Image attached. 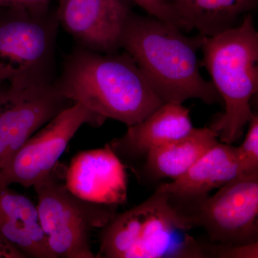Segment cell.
<instances>
[{
  "instance_id": "obj_1",
  "label": "cell",
  "mask_w": 258,
  "mask_h": 258,
  "mask_svg": "<svg viewBox=\"0 0 258 258\" xmlns=\"http://www.w3.org/2000/svg\"><path fill=\"white\" fill-rule=\"evenodd\" d=\"M205 38L203 35L186 36L172 24L132 12L122 32L120 47L164 103L182 104L198 98L213 104L221 97L213 83L200 74L197 55Z\"/></svg>"
},
{
  "instance_id": "obj_2",
  "label": "cell",
  "mask_w": 258,
  "mask_h": 258,
  "mask_svg": "<svg viewBox=\"0 0 258 258\" xmlns=\"http://www.w3.org/2000/svg\"><path fill=\"white\" fill-rule=\"evenodd\" d=\"M53 84L69 101L128 126L164 103L126 52L103 54L79 47L66 59Z\"/></svg>"
},
{
  "instance_id": "obj_3",
  "label": "cell",
  "mask_w": 258,
  "mask_h": 258,
  "mask_svg": "<svg viewBox=\"0 0 258 258\" xmlns=\"http://www.w3.org/2000/svg\"><path fill=\"white\" fill-rule=\"evenodd\" d=\"M201 48L212 82L225 104L210 128L219 141L232 144L252 118L250 101L258 90V33L252 14L235 28L206 37Z\"/></svg>"
},
{
  "instance_id": "obj_4",
  "label": "cell",
  "mask_w": 258,
  "mask_h": 258,
  "mask_svg": "<svg viewBox=\"0 0 258 258\" xmlns=\"http://www.w3.org/2000/svg\"><path fill=\"white\" fill-rule=\"evenodd\" d=\"M194 226L157 189L152 196L103 227L98 257H203L204 245L186 234Z\"/></svg>"
},
{
  "instance_id": "obj_5",
  "label": "cell",
  "mask_w": 258,
  "mask_h": 258,
  "mask_svg": "<svg viewBox=\"0 0 258 258\" xmlns=\"http://www.w3.org/2000/svg\"><path fill=\"white\" fill-rule=\"evenodd\" d=\"M56 13L43 14L0 7V80L25 92L53 84Z\"/></svg>"
},
{
  "instance_id": "obj_6",
  "label": "cell",
  "mask_w": 258,
  "mask_h": 258,
  "mask_svg": "<svg viewBox=\"0 0 258 258\" xmlns=\"http://www.w3.org/2000/svg\"><path fill=\"white\" fill-rule=\"evenodd\" d=\"M57 164L46 177L34 185L38 198L39 221L49 247L57 258H96L90 234L114 216L112 205L78 198L68 189Z\"/></svg>"
},
{
  "instance_id": "obj_7",
  "label": "cell",
  "mask_w": 258,
  "mask_h": 258,
  "mask_svg": "<svg viewBox=\"0 0 258 258\" xmlns=\"http://www.w3.org/2000/svg\"><path fill=\"white\" fill-rule=\"evenodd\" d=\"M173 203L194 227H203L214 243L257 241L258 176L237 178L212 196Z\"/></svg>"
},
{
  "instance_id": "obj_8",
  "label": "cell",
  "mask_w": 258,
  "mask_h": 258,
  "mask_svg": "<svg viewBox=\"0 0 258 258\" xmlns=\"http://www.w3.org/2000/svg\"><path fill=\"white\" fill-rule=\"evenodd\" d=\"M106 120L81 103L64 108L0 164V187L13 184L33 186L55 169L82 125L98 127Z\"/></svg>"
},
{
  "instance_id": "obj_9",
  "label": "cell",
  "mask_w": 258,
  "mask_h": 258,
  "mask_svg": "<svg viewBox=\"0 0 258 258\" xmlns=\"http://www.w3.org/2000/svg\"><path fill=\"white\" fill-rule=\"evenodd\" d=\"M57 21L83 48L118 52L125 23L132 13L130 0H59Z\"/></svg>"
},
{
  "instance_id": "obj_10",
  "label": "cell",
  "mask_w": 258,
  "mask_h": 258,
  "mask_svg": "<svg viewBox=\"0 0 258 258\" xmlns=\"http://www.w3.org/2000/svg\"><path fill=\"white\" fill-rule=\"evenodd\" d=\"M68 101L54 84L20 93L1 87L0 164L49 120L69 107Z\"/></svg>"
},
{
  "instance_id": "obj_11",
  "label": "cell",
  "mask_w": 258,
  "mask_h": 258,
  "mask_svg": "<svg viewBox=\"0 0 258 258\" xmlns=\"http://www.w3.org/2000/svg\"><path fill=\"white\" fill-rule=\"evenodd\" d=\"M64 183L73 195L84 201L112 206L126 203L125 166L108 144L79 153L66 169Z\"/></svg>"
},
{
  "instance_id": "obj_12",
  "label": "cell",
  "mask_w": 258,
  "mask_h": 258,
  "mask_svg": "<svg viewBox=\"0 0 258 258\" xmlns=\"http://www.w3.org/2000/svg\"><path fill=\"white\" fill-rule=\"evenodd\" d=\"M193 128L189 109L179 103H164L142 121L129 125L124 135L108 145L120 160L132 161Z\"/></svg>"
},
{
  "instance_id": "obj_13",
  "label": "cell",
  "mask_w": 258,
  "mask_h": 258,
  "mask_svg": "<svg viewBox=\"0 0 258 258\" xmlns=\"http://www.w3.org/2000/svg\"><path fill=\"white\" fill-rule=\"evenodd\" d=\"M240 176L237 147L218 142L182 176L157 189L175 203H186L205 198Z\"/></svg>"
},
{
  "instance_id": "obj_14",
  "label": "cell",
  "mask_w": 258,
  "mask_h": 258,
  "mask_svg": "<svg viewBox=\"0 0 258 258\" xmlns=\"http://www.w3.org/2000/svg\"><path fill=\"white\" fill-rule=\"evenodd\" d=\"M0 234L26 257L57 258L40 225L37 205L9 187H0Z\"/></svg>"
},
{
  "instance_id": "obj_15",
  "label": "cell",
  "mask_w": 258,
  "mask_h": 258,
  "mask_svg": "<svg viewBox=\"0 0 258 258\" xmlns=\"http://www.w3.org/2000/svg\"><path fill=\"white\" fill-rule=\"evenodd\" d=\"M186 26L212 37L240 25L258 0H167Z\"/></svg>"
},
{
  "instance_id": "obj_16",
  "label": "cell",
  "mask_w": 258,
  "mask_h": 258,
  "mask_svg": "<svg viewBox=\"0 0 258 258\" xmlns=\"http://www.w3.org/2000/svg\"><path fill=\"white\" fill-rule=\"evenodd\" d=\"M218 142L210 127L194 128L184 137L151 150L146 156V167L157 179H178Z\"/></svg>"
},
{
  "instance_id": "obj_17",
  "label": "cell",
  "mask_w": 258,
  "mask_h": 258,
  "mask_svg": "<svg viewBox=\"0 0 258 258\" xmlns=\"http://www.w3.org/2000/svg\"><path fill=\"white\" fill-rule=\"evenodd\" d=\"M244 142L237 147L240 176H258V116L253 113Z\"/></svg>"
},
{
  "instance_id": "obj_18",
  "label": "cell",
  "mask_w": 258,
  "mask_h": 258,
  "mask_svg": "<svg viewBox=\"0 0 258 258\" xmlns=\"http://www.w3.org/2000/svg\"><path fill=\"white\" fill-rule=\"evenodd\" d=\"M205 255L222 258H257V242L247 244L215 243L205 247Z\"/></svg>"
},
{
  "instance_id": "obj_19",
  "label": "cell",
  "mask_w": 258,
  "mask_h": 258,
  "mask_svg": "<svg viewBox=\"0 0 258 258\" xmlns=\"http://www.w3.org/2000/svg\"><path fill=\"white\" fill-rule=\"evenodd\" d=\"M138 5L147 12L150 16L154 17L175 25L181 30H186V26L176 14L175 10L167 0H130Z\"/></svg>"
},
{
  "instance_id": "obj_20",
  "label": "cell",
  "mask_w": 258,
  "mask_h": 258,
  "mask_svg": "<svg viewBox=\"0 0 258 258\" xmlns=\"http://www.w3.org/2000/svg\"><path fill=\"white\" fill-rule=\"evenodd\" d=\"M51 1L52 0H0V7L18 8L37 14H43L49 12Z\"/></svg>"
},
{
  "instance_id": "obj_21",
  "label": "cell",
  "mask_w": 258,
  "mask_h": 258,
  "mask_svg": "<svg viewBox=\"0 0 258 258\" xmlns=\"http://www.w3.org/2000/svg\"><path fill=\"white\" fill-rule=\"evenodd\" d=\"M0 258H26L14 245L0 234Z\"/></svg>"
},
{
  "instance_id": "obj_22",
  "label": "cell",
  "mask_w": 258,
  "mask_h": 258,
  "mask_svg": "<svg viewBox=\"0 0 258 258\" xmlns=\"http://www.w3.org/2000/svg\"><path fill=\"white\" fill-rule=\"evenodd\" d=\"M3 81H2L1 80H0V89H1L2 85H3Z\"/></svg>"
}]
</instances>
